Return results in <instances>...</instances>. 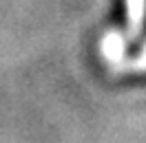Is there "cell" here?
<instances>
[{
    "instance_id": "cell-1",
    "label": "cell",
    "mask_w": 146,
    "mask_h": 143,
    "mask_svg": "<svg viewBox=\"0 0 146 143\" xmlns=\"http://www.w3.org/2000/svg\"><path fill=\"white\" fill-rule=\"evenodd\" d=\"M144 11H146V0H128V40L131 42L137 40L142 33Z\"/></svg>"
}]
</instances>
